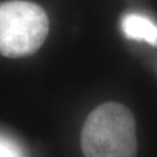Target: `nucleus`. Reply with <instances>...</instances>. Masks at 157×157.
I'll return each mask as SVG.
<instances>
[{"instance_id":"obj_4","label":"nucleus","mask_w":157,"mask_h":157,"mask_svg":"<svg viewBox=\"0 0 157 157\" xmlns=\"http://www.w3.org/2000/svg\"><path fill=\"white\" fill-rule=\"evenodd\" d=\"M0 157H22V154L17 144L0 136Z\"/></svg>"},{"instance_id":"obj_3","label":"nucleus","mask_w":157,"mask_h":157,"mask_svg":"<svg viewBox=\"0 0 157 157\" xmlns=\"http://www.w3.org/2000/svg\"><path fill=\"white\" fill-rule=\"evenodd\" d=\"M121 29L127 39L144 41L157 47V23L144 14H126L121 20Z\"/></svg>"},{"instance_id":"obj_1","label":"nucleus","mask_w":157,"mask_h":157,"mask_svg":"<svg viewBox=\"0 0 157 157\" xmlns=\"http://www.w3.org/2000/svg\"><path fill=\"white\" fill-rule=\"evenodd\" d=\"M82 149L85 157H136L137 141L132 112L118 102L98 106L85 121Z\"/></svg>"},{"instance_id":"obj_2","label":"nucleus","mask_w":157,"mask_h":157,"mask_svg":"<svg viewBox=\"0 0 157 157\" xmlns=\"http://www.w3.org/2000/svg\"><path fill=\"white\" fill-rule=\"evenodd\" d=\"M49 19L40 5L26 0L0 4V54L19 58L32 55L44 43Z\"/></svg>"}]
</instances>
